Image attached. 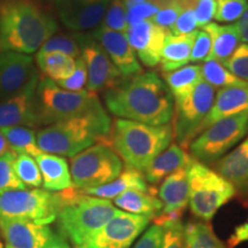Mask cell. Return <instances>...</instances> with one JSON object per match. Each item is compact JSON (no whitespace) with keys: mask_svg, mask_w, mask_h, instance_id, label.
<instances>
[{"mask_svg":"<svg viewBox=\"0 0 248 248\" xmlns=\"http://www.w3.org/2000/svg\"><path fill=\"white\" fill-rule=\"evenodd\" d=\"M197 31L198 30H195L193 32L185 33V35L168 33L160 59V64L163 73H170V71L186 66L190 62L192 46H193Z\"/></svg>","mask_w":248,"mask_h":248,"instance_id":"obj_25","label":"cell"},{"mask_svg":"<svg viewBox=\"0 0 248 248\" xmlns=\"http://www.w3.org/2000/svg\"><path fill=\"white\" fill-rule=\"evenodd\" d=\"M110 128L107 113L64 120L39 130L37 144L45 153L73 157L95 142L104 141Z\"/></svg>","mask_w":248,"mask_h":248,"instance_id":"obj_4","label":"cell"},{"mask_svg":"<svg viewBox=\"0 0 248 248\" xmlns=\"http://www.w3.org/2000/svg\"><path fill=\"white\" fill-rule=\"evenodd\" d=\"M38 52H40V53L59 52V53L70 55V57L75 59L80 57V47L75 36H52L48 40H46Z\"/></svg>","mask_w":248,"mask_h":248,"instance_id":"obj_38","label":"cell"},{"mask_svg":"<svg viewBox=\"0 0 248 248\" xmlns=\"http://www.w3.org/2000/svg\"><path fill=\"white\" fill-rule=\"evenodd\" d=\"M88 69L86 90L97 93L114 88L124 79L101 45L92 36L75 35Z\"/></svg>","mask_w":248,"mask_h":248,"instance_id":"obj_12","label":"cell"},{"mask_svg":"<svg viewBox=\"0 0 248 248\" xmlns=\"http://www.w3.org/2000/svg\"><path fill=\"white\" fill-rule=\"evenodd\" d=\"M172 136L169 124L151 125L119 119L114 124L111 142L126 166L144 171L157 155L168 148Z\"/></svg>","mask_w":248,"mask_h":248,"instance_id":"obj_5","label":"cell"},{"mask_svg":"<svg viewBox=\"0 0 248 248\" xmlns=\"http://www.w3.org/2000/svg\"><path fill=\"white\" fill-rule=\"evenodd\" d=\"M184 248H225L206 223L191 222L184 228Z\"/></svg>","mask_w":248,"mask_h":248,"instance_id":"obj_32","label":"cell"},{"mask_svg":"<svg viewBox=\"0 0 248 248\" xmlns=\"http://www.w3.org/2000/svg\"><path fill=\"white\" fill-rule=\"evenodd\" d=\"M169 32L152 20H145L130 26L125 36L139 62L146 67H155L160 63L164 42Z\"/></svg>","mask_w":248,"mask_h":248,"instance_id":"obj_15","label":"cell"},{"mask_svg":"<svg viewBox=\"0 0 248 248\" xmlns=\"http://www.w3.org/2000/svg\"><path fill=\"white\" fill-rule=\"evenodd\" d=\"M36 100L40 125L106 113L94 92L67 91L46 76L39 77Z\"/></svg>","mask_w":248,"mask_h":248,"instance_id":"obj_6","label":"cell"},{"mask_svg":"<svg viewBox=\"0 0 248 248\" xmlns=\"http://www.w3.org/2000/svg\"><path fill=\"white\" fill-rule=\"evenodd\" d=\"M16 154L9 150L0 155V192L9 190H26L27 186L21 182L14 170Z\"/></svg>","mask_w":248,"mask_h":248,"instance_id":"obj_35","label":"cell"},{"mask_svg":"<svg viewBox=\"0 0 248 248\" xmlns=\"http://www.w3.org/2000/svg\"><path fill=\"white\" fill-rule=\"evenodd\" d=\"M164 229L162 248H184V226L181 219L162 224Z\"/></svg>","mask_w":248,"mask_h":248,"instance_id":"obj_43","label":"cell"},{"mask_svg":"<svg viewBox=\"0 0 248 248\" xmlns=\"http://www.w3.org/2000/svg\"><path fill=\"white\" fill-rule=\"evenodd\" d=\"M131 190L147 192L148 187L146 181L142 177L140 171L131 168V167H126V169L121 172L119 177L114 179L113 182L97 186V187L84 188V190H80V192L84 194L92 195V197L109 200L114 199L124 192Z\"/></svg>","mask_w":248,"mask_h":248,"instance_id":"obj_27","label":"cell"},{"mask_svg":"<svg viewBox=\"0 0 248 248\" xmlns=\"http://www.w3.org/2000/svg\"><path fill=\"white\" fill-rule=\"evenodd\" d=\"M77 248H90L86 246V245H82V246H77Z\"/></svg>","mask_w":248,"mask_h":248,"instance_id":"obj_53","label":"cell"},{"mask_svg":"<svg viewBox=\"0 0 248 248\" xmlns=\"http://www.w3.org/2000/svg\"><path fill=\"white\" fill-rule=\"evenodd\" d=\"M9 151V146H8V142L6 140L4 133H2L1 130H0V155L5 154L6 152Z\"/></svg>","mask_w":248,"mask_h":248,"instance_id":"obj_51","label":"cell"},{"mask_svg":"<svg viewBox=\"0 0 248 248\" xmlns=\"http://www.w3.org/2000/svg\"><path fill=\"white\" fill-rule=\"evenodd\" d=\"M198 27L202 28L212 22L215 15L216 0H195L193 6Z\"/></svg>","mask_w":248,"mask_h":248,"instance_id":"obj_47","label":"cell"},{"mask_svg":"<svg viewBox=\"0 0 248 248\" xmlns=\"http://www.w3.org/2000/svg\"><path fill=\"white\" fill-rule=\"evenodd\" d=\"M154 193H146L144 191L131 190L114 198V203L120 209L130 214L156 218L162 214V202L155 198Z\"/></svg>","mask_w":248,"mask_h":248,"instance_id":"obj_28","label":"cell"},{"mask_svg":"<svg viewBox=\"0 0 248 248\" xmlns=\"http://www.w3.org/2000/svg\"><path fill=\"white\" fill-rule=\"evenodd\" d=\"M193 160L181 145L171 144L148 164L144 170L145 178L151 184H157L171 173L188 168Z\"/></svg>","mask_w":248,"mask_h":248,"instance_id":"obj_23","label":"cell"},{"mask_svg":"<svg viewBox=\"0 0 248 248\" xmlns=\"http://www.w3.org/2000/svg\"><path fill=\"white\" fill-rule=\"evenodd\" d=\"M247 133L248 111L217 120L191 141V154L201 163H212L221 159Z\"/></svg>","mask_w":248,"mask_h":248,"instance_id":"obj_10","label":"cell"},{"mask_svg":"<svg viewBox=\"0 0 248 248\" xmlns=\"http://www.w3.org/2000/svg\"><path fill=\"white\" fill-rule=\"evenodd\" d=\"M234 24L237 27L238 32H239L241 42L248 44V7Z\"/></svg>","mask_w":248,"mask_h":248,"instance_id":"obj_49","label":"cell"},{"mask_svg":"<svg viewBox=\"0 0 248 248\" xmlns=\"http://www.w3.org/2000/svg\"><path fill=\"white\" fill-rule=\"evenodd\" d=\"M35 160L42 173L44 190L60 192L73 186L69 166L64 157L42 152Z\"/></svg>","mask_w":248,"mask_h":248,"instance_id":"obj_24","label":"cell"},{"mask_svg":"<svg viewBox=\"0 0 248 248\" xmlns=\"http://www.w3.org/2000/svg\"><path fill=\"white\" fill-rule=\"evenodd\" d=\"M36 62L43 74L55 83L68 78L73 74L76 66L75 58L59 52H48V53L37 52Z\"/></svg>","mask_w":248,"mask_h":248,"instance_id":"obj_30","label":"cell"},{"mask_svg":"<svg viewBox=\"0 0 248 248\" xmlns=\"http://www.w3.org/2000/svg\"><path fill=\"white\" fill-rule=\"evenodd\" d=\"M245 241H248V217L246 222L235 228L233 234L231 235L230 240H229V245L231 247H234L245 243Z\"/></svg>","mask_w":248,"mask_h":248,"instance_id":"obj_48","label":"cell"},{"mask_svg":"<svg viewBox=\"0 0 248 248\" xmlns=\"http://www.w3.org/2000/svg\"><path fill=\"white\" fill-rule=\"evenodd\" d=\"M0 230L9 248H44L54 234L48 225L18 219L0 221Z\"/></svg>","mask_w":248,"mask_h":248,"instance_id":"obj_20","label":"cell"},{"mask_svg":"<svg viewBox=\"0 0 248 248\" xmlns=\"http://www.w3.org/2000/svg\"><path fill=\"white\" fill-rule=\"evenodd\" d=\"M202 30L208 33L212 40V48L208 59H214L221 62L222 64L231 57L241 42L235 24L222 26V24L210 22L202 27Z\"/></svg>","mask_w":248,"mask_h":248,"instance_id":"obj_26","label":"cell"},{"mask_svg":"<svg viewBox=\"0 0 248 248\" xmlns=\"http://www.w3.org/2000/svg\"><path fill=\"white\" fill-rule=\"evenodd\" d=\"M210 48H212V40L208 33L204 30H198L192 46L190 62L199 63L206 61L209 58Z\"/></svg>","mask_w":248,"mask_h":248,"instance_id":"obj_44","label":"cell"},{"mask_svg":"<svg viewBox=\"0 0 248 248\" xmlns=\"http://www.w3.org/2000/svg\"><path fill=\"white\" fill-rule=\"evenodd\" d=\"M91 36L105 49L123 78H129L142 73L140 62L129 44L125 33L99 27Z\"/></svg>","mask_w":248,"mask_h":248,"instance_id":"obj_17","label":"cell"},{"mask_svg":"<svg viewBox=\"0 0 248 248\" xmlns=\"http://www.w3.org/2000/svg\"><path fill=\"white\" fill-rule=\"evenodd\" d=\"M159 197L162 202V214L156 217V224L181 219L183 210L188 203L187 168L171 173L164 178L160 186Z\"/></svg>","mask_w":248,"mask_h":248,"instance_id":"obj_19","label":"cell"},{"mask_svg":"<svg viewBox=\"0 0 248 248\" xmlns=\"http://www.w3.org/2000/svg\"><path fill=\"white\" fill-rule=\"evenodd\" d=\"M223 66L238 78L248 83V44L243 43L238 45V47L223 63Z\"/></svg>","mask_w":248,"mask_h":248,"instance_id":"obj_40","label":"cell"},{"mask_svg":"<svg viewBox=\"0 0 248 248\" xmlns=\"http://www.w3.org/2000/svg\"><path fill=\"white\" fill-rule=\"evenodd\" d=\"M248 7V0H216L214 18L222 23L237 22Z\"/></svg>","mask_w":248,"mask_h":248,"instance_id":"obj_37","label":"cell"},{"mask_svg":"<svg viewBox=\"0 0 248 248\" xmlns=\"http://www.w3.org/2000/svg\"><path fill=\"white\" fill-rule=\"evenodd\" d=\"M58 194L60 209L55 221L59 231L76 247L88 243L119 213L109 200L84 194L74 186Z\"/></svg>","mask_w":248,"mask_h":248,"instance_id":"obj_3","label":"cell"},{"mask_svg":"<svg viewBox=\"0 0 248 248\" xmlns=\"http://www.w3.org/2000/svg\"><path fill=\"white\" fill-rule=\"evenodd\" d=\"M60 209L58 193L39 190L0 192V221H30L48 225L57 219Z\"/></svg>","mask_w":248,"mask_h":248,"instance_id":"obj_8","label":"cell"},{"mask_svg":"<svg viewBox=\"0 0 248 248\" xmlns=\"http://www.w3.org/2000/svg\"><path fill=\"white\" fill-rule=\"evenodd\" d=\"M164 229L162 225L156 224L150 226L133 248H162Z\"/></svg>","mask_w":248,"mask_h":248,"instance_id":"obj_46","label":"cell"},{"mask_svg":"<svg viewBox=\"0 0 248 248\" xmlns=\"http://www.w3.org/2000/svg\"><path fill=\"white\" fill-rule=\"evenodd\" d=\"M54 2L64 27L74 31H84L102 22L109 0H54Z\"/></svg>","mask_w":248,"mask_h":248,"instance_id":"obj_16","label":"cell"},{"mask_svg":"<svg viewBox=\"0 0 248 248\" xmlns=\"http://www.w3.org/2000/svg\"><path fill=\"white\" fill-rule=\"evenodd\" d=\"M6 248H9V247H6Z\"/></svg>","mask_w":248,"mask_h":248,"instance_id":"obj_55","label":"cell"},{"mask_svg":"<svg viewBox=\"0 0 248 248\" xmlns=\"http://www.w3.org/2000/svg\"><path fill=\"white\" fill-rule=\"evenodd\" d=\"M69 169L74 187L84 190L113 182L123 171V162L107 144L98 142L71 157Z\"/></svg>","mask_w":248,"mask_h":248,"instance_id":"obj_9","label":"cell"},{"mask_svg":"<svg viewBox=\"0 0 248 248\" xmlns=\"http://www.w3.org/2000/svg\"><path fill=\"white\" fill-rule=\"evenodd\" d=\"M202 79L201 64H186L178 69L163 73V80L171 92L173 101L187 95Z\"/></svg>","mask_w":248,"mask_h":248,"instance_id":"obj_29","label":"cell"},{"mask_svg":"<svg viewBox=\"0 0 248 248\" xmlns=\"http://www.w3.org/2000/svg\"><path fill=\"white\" fill-rule=\"evenodd\" d=\"M150 217L120 212L88 243L90 248H130L150 223Z\"/></svg>","mask_w":248,"mask_h":248,"instance_id":"obj_13","label":"cell"},{"mask_svg":"<svg viewBox=\"0 0 248 248\" xmlns=\"http://www.w3.org/2000/svg\"><path fill=\"white\" fill-rule=\"evenodd\" d=\"M0 248H4V246H2V244H1V241H0Z\"/></svg>","mask_w":248,"mask_h":248,"instance_id":"obj_54","label":"cell"},{"mask_svg":"<svg viewBox=\"0 0 248 248\" xmlns=\"http://www.w3.org/2000/svg\"><path fill=\"white\" fill-rule=\"evenodd\" d=\"M125 6L126 20H128L129 27L141 22V21L151 20L160 9V6L154 4L153 1L142 2V4H135V2L131 1H125Z\"/></svg>","mask_w":248,"mask_h":248,"instance_id":"obj_41","label":"cell"},{"mask_svg":"<svg viewBox=\"0 0 248 248\" xmlns=\"http://www.w3.org/2000/svg\"><path fill=\"white\" fill-rule=\"evenodd\" d=\"M14 170L24 185L38 188L43 185L42 173L35 157L27 154H16L14 160Z\"/></svg>","mask_w":248,"mask_h":248,"instance_id":"obj_34","label":"cell"},{"mask_svg":"<svg viewBox=\"0 0 248 248\" xmlns=\"http://www.w3.org/2000/svg\"><path fill=\"white\" fill-rule=\"evenodd\" d=\"M215 95V88L201 79L187 95L175 100L172 131L182 147L188 146L199 133L204 119L212 109Z\"/></svg>","mask_w":248,"mask_h":248,"instance_id":"obj_11","label":"cell"},{"mask_svg":"<svg viewBox=\"0 0 248 248\" xmlns=\"http://www.w3.org/2000/svg\"><path fill=\"white\" fill-rule=\"evenodd\" d=\"M100 27L119 32H126L129 24L126 20V6L124 0H109Z\"/></svg>","mask_w":248,"mask_h":248,"instance_id":"obj_36","label":"cell"},{"mask_svg":"<svg viewBox=\"0 0 248 248\" xmlns=\"http://www.w3.org/2000/svg\"><path fill=\"white\" fill-rule=\"evenodd\" d=\"M38 82L39 75H37L21 91L0 102V129L40 125L36 100Z\"/></svg>","mask_w":248,"mask_h":248,"instance_id":"obj_14","label":"cell"},{"mask_svg":"<svg viewBox=\"0 0 248 248\" xmlns=\"http://www.w3.org/2000/svg\"><path fill=\"white\" fill-rule=\"evenodd\" d=\"M104 99L108 110L123 120L163 125L173 116L171 92L155 73H141L122 79L105 91Z\"/></svg>","mask_w":248,"mask_h":248,"instance_id":"obj_1","label":"cell"},{"mask_svg":"<svg viewBox=\"0 0 248 248\" xmlns=\"http://www.w3.org/2000/svg\"><path fill=\"white\" fill-rule=\"evenodd\" d=\"M187 179L191 212L202 221H210L237 193L231 183L197 160L188 166Z\"/></svg>","mask_w":248,"mask_h":248,"instance_id":"obj_7","label":"cell"},{"mask_svg":"<svg viewBox=\"0 0 248 248\" xmlns=\"http://www.w3.org/2000/svg\"><path fill=\"white\" fill-rule=\"evenodd\" d=\"M57 30L53 17L30 0H8L0 7V51L32 54Z\"/></svg>","mask_w":248,"mask_h":248,"instance_id":"obj_2","label":"cell"},{"mask_svg":"<svg viewBox=\"0 0 248 248\" xmlns=\"http://www.w3.org/2000/svg\"><path fill=\"white\" fill-rule=\"evenodd\" d=\"M217 172L231 183L245 197H248V138L216 164Z\"/></svg>","mask_w":248,"mask_h":248,"instance_id":"obj_22","label":"cell"},{"mask_svg":"<svg viewBox=\"0 0 248 248\" xmlns=\"http://www.w3.org/2000/svg\"><path fill=\"white\" fill-rule=\"evenodd\" d=\"M245 111H248V86L223 88L216 93L212 109L204 119L199 133L217 120Z\"/></svg>","mask_w":248,"mask_h":248,"instance_id":"obj_21","label":"cell"},{"mask_svg":"<svg viewBox=\"0 0 248 248\" xmlns=\"http://www.w3.org/2000/svg\"><path fill=\"white\" fill-rule=\"evenodd\" d=\"M8 142L9 150L15 154H27L36 157L42 151L37 144L36 132L28 126H8L0 129Z\"/></svg>","mask_w":248,"mask_h":248,"instance_id":"obj_31","label":"cell"},{"mask_svg":"<svg viewBox=\"0 0 248 248\" xmlns=\"http://www.w3.org/2000/svg\"><path fill=\"white\" fill-rule=\"evenodd\" d=\"M125 1H131L135 2V4H142V2H148L152 1V0H125Z\"/></svg>","mask_w":248,"mask_h":248,"instance_id":"obj_52","label":"cell"},{"mask_svg":"<svg viewBox=\"0 0 248 248\" xmlns=\"http://www.w3.org/2000/svg\"><path fill=\"white\" fill-rule=\"evenodd\" d=\"M57 84L67 91L79 92L85 90L88 84V69L82 57L76 59V66L73 74L68 78L58 82Z\"/></svg>","mask_w":248,"mask_h":248,"instance_id":"obj_42","label":"cell"},{"mask_svg":"<svg viewBox=\"0 0 248 248\" xmlns=\"http://www.w3.org/2000/svg\"><path fill=\"white\" fill-rule=\"evenodd\" d=\"M186 6L188 5L186 4L185 0H169V1L164 2L162 6H160L159 12L151 20L157 26L170 30Z\"/></svg>","mask_w":248,"mask_h":248,"instance_id":"obj_39","label":"cell"},{"mask_svg":"<svg viewBox=\"0 0 248 248\" xmlns=\"http://www.w3.org/2000/svg\"><path fill=\"white\" fill-rule=\"evenodd\" d=\"M198 23L197 17H195L193 6H186L184 11L179 15L176 22L170 29V33L172 35H185V33H191L197 30Z\"/></svg>","mask_w":248,"mask_h":248,"instance_id":"obj_45","label":"cell"},{"mask_svg":"<svg viewBox=\"0 0 248 248\" xmlns=\"http://www.w3.org/2000/svg\"><path fill=\"white\" fill-rule=\"evenodd\" d=\"M201 75L204 82L213 88H230V86H248V83L238 78L231 71H229L221 62L207 59L201 64Z\"/></svg>","mask_w":248,"mask_h":248,"instance_id":"obj_33","label":"cell"},{"mask_svg":"<svg viewBox=\"0 0 248 248\" xmlns=\"http://www.w3.org/2000/svg\"><path fill=\"white\" fill-rule=\"evenodd\" d=\"M44 248H70V246L62 235L53 234V237L48 240V243L45 245Z\"/></svg>","mask_w":248,"mask_h":248,"instance_id":"obj_50","label":"cell"},{"mask_svg":"<svg viewBox=\"0 0 248 248\" xmlns=\"http://www.w3.org/2000/svg\"><path fill=\"white\" fill-rule=\"evenodd\" d=\"M37 74L32 57L12 51H0V98L21 91Z\"/></svg>","mask_w":248,"mask_h":248,"instance_id":"obj_18","label":"cell"}]
</instances>
